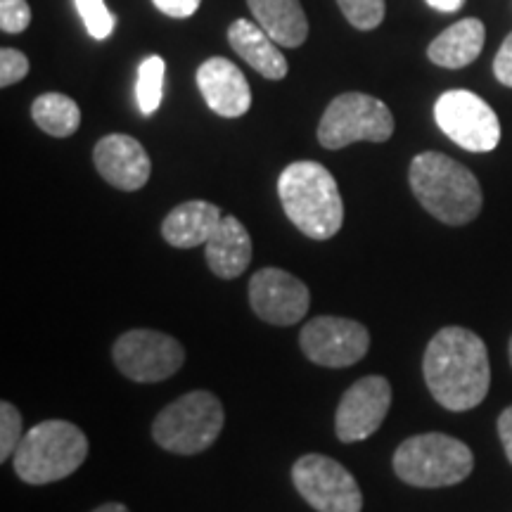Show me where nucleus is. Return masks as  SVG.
Returning <instances> with one entry per match:
<instances>
[{
    "label": "nucleus",
    "instance_id": "1",
    "mask_svg": "<svg viewBox=\"0 0 512 512\" xmlns=\"http://www.w3.org/2000/svg\"><path fill=\"white\" fill-rule=\"evenodd\" d=\"M427 389L446 411L463 413L486 399L491 384L489 351L477 332L448 325L430 339L422 358Z\"/></svg>",
    "mask_w": 512,
    "mask_h": 512
},
{
    "label": "nucleus",
    "instance_id": "2",
    "mask_svg": "<svg viewBox=\"0 0 512 512\" xmlns=\"http://www.w3.org/2000/svg\"><path fill=\"white\" fill-rule=\"evenodd\" d=\"M408 181L422 209L446 226H465L482 211L484 197L475 174L441 152H420Z\"/></svg>",
    "mask_w": 512,
    "mask_h": 512
},
{
    "label": "nucleus",
    "instance_id": "3",
    "mask_svg": "<svg viewBox=\"0 0 512 512\" xmlns=\"http://www.w3.org/2000/svg\"><path fill=\"white\" fill-rule=\"evenodd\" d=\"M278 195L294 226L311 240H330L342 230L344 202L335 176L318 162H294L278 178Z\"/></svg>",
    "mask_w": 512,
    "mask_h": 512
},
{
    "label": "nucleus",
    "instance_id": "4",
    "mask_svg": "<svg viewBox=\"0 0 512 512\" xmlns=\"http://www.w3.org/2000/svg\"><path fill=\"white\" fill-rule=\"evenodd\" d=\"M88 456V439L74 422H38L19 441L12 465L17 477L31 486L67 479Z\"/></svg>",
    "mask_w": 512,
    "mask_h": 512
},
{
    "label": "nucleus",
    "instance_id": "5",
    "mask_svg": "<svg viewBox=\"0 0 512 512\" xmlns=\"http://www.w3.org/2000/svg\"><path fill=\"white\" fill-rule=\"evenodd\" d=\"M475 456L470 446L441 432L415 434L394 453V472L401 482L418 489H441L470 477Z\"/></svg>",
    "mask_w": 512,
    "mask_h": 512
},
{
    "label": "nucleus",
    "instance_id": "6",
    "mask_svg": "<svg viewBox=\"0 0 512 512\" xmlns=\"http://www.w3.org/2000/svg\"><path fill=\"white\" fill-rule=\"evenodd\" d=\"M223 422L221 401L211 392L195 389L159 411L152 422V437L164 451L195 456L219 439Z\"/></svg>",
    "mask_w": 512,
    "mask_h": 512
},
{
    "label": "nucleus",
    "instance_id": "7",
    "mask_svg": "<svg viewBox=\"0 0 512 512\" xmlns=\"http://www.w3.org/2000/svg\"><path fill=\"white\" fill-rule=\"evenodd\" d=\"M394 133V117L382 100L366 93H342L330 102L318 124V143L342 150L358 140L384 143Z\"/></svg>",
    "mask_w": 512,
    "mask_h": 512
},
{
    "label": "nucleus",
    "instance_id": "8",
    "mask_svg": "<svg viewBox=\"0 0 512 512\" xmlns=\"http://www.w3.org/2000/svg\"><path fill=\"white\" fill-rule=\"evenodd\" d=\"M114 366L119 373L138 384L169 380L185 363V349L176 337L157 330H128L112 347Z\"/></svg>",
    "mask_w": 512,
    "mask_h": 512
},
{
    "label": "nucleus",
    "instance_id": "9",
    "mask_svg": "<svg viewBox=\"0 0 512 512\" xmlns=\"http://www.w3.org/2000/svg\"><path fill=\"white\" fill-rule=\"evenodd\" d=\"M292 482L299 496L318 512H361L363 494L354 475L337 460L306 453L292 465Z\"/></svg>",
    "mask_w": 512,
    "mask_h": 512
},
{
    "label": "nucleus",
    "instance_id": "10",
    "mask_svg": "<svg viewBox=\"0 0 512 512\" xmlns=\"http://www.w3.org/2000/svg\"><path fill=\"white\" fill-rule=\"evenodd\" d=\"M437 126L467 152H491L501 140V124L491 105L472 91H446L434 105Z\"/></svg>",
    "mask_w": 512,
    "mask_h": 512
},
{
    "label": "nucleus",
    "instance_id": "11",
    "mask_svg": "<svg viewBox=\"0 0 512 512\" xmlns=\"http://www.w3.org/2000/svg\"><path fill=\"white\" fill-rule=\"evenodd\" d=\"M299 347L316 366L347 368L368 354L370 332L358 320L318 316L302 328Z\"/></svg>",
    "mask_w": 512,
    "mask_h": 512
},
{
    "label": "nucleus",
    "instance_id": "12",
    "mask_svg": "<svg viewBox=\"0 0 512 512\" xmlns=\"http://www.w3.org/2000/svg\"><path fill=\"white\" fill-rule=\"evenodd\" d=\"M249 306L268 325L299 323L311 306V292L304 280L283 268H261L249 280Z\"/></svg>",
    "mask_w": 512,
    "mask_h": 512
},
{
    "label": "nucleus",
    "instance_id": "13",
    "mask_svg": "<svg viewBox=\"0 0 512 512\" xmlns=\"http://www.w3.org/2000/svg\"><path fill=\"white\" fill-rule=\"evenodd\" d=\"M392 406V384L382 375L356 380L344 392L335 413L337 439L344 444L363 441L380 430Z\"/></svg>",
    "mask_w": 512,
    "mask_h": 512
},
{
    "label": "nucleus",
    "instance_id": "14",
    "mask_svg": "<svg viewBox=\"0 0 512 512\" xmlns=\"http://www.w3.org/2000/svg\"><path fill=\"white\" fill-rule=\"evenodd\" d=\"M93 162L98 174L117 190L136 192L150 181L152 164L145 147L124 133L100 138L93 150Z\"/></svg>",
    "mask_w": 512,
    "mask_h": 512
},
{
    "label": "nucleus",
    "instance_id": "15",
    "mask_svg": "<svg viewBox=\"0 0 512 512\" xmlns=\"http://www.w3.org/2000/svg\"><path fill=\"white\" fill-rule=\"evenodd\" d=\"M197 86L211 112L219 117L238 119L252 107V88L238 64L226 57H209L197 69Z\"/></svg>",
    "mask_w": 512,
    "mask_h": 512
},
{
    "label": "nucleus",
    "instance_id": "16",
    "mask_svg": "<svg viewBox=\"0 0 512 512\" xmlns=\"http://www.w3.org/2000/svg\"><path fill=\"white\" fill-rule=\"evenodd\" d=\"M209 271L221 280L240 278L252 261V238H249L245 223L235 216H223L219 228L211 233L204 245Z\"/></svg>",
    "mask_w": 512,
    "mask_h": 512
},
{
    "label": "nucleus",
    "instance_id": "17",
    "mask_svg": "<svg viewBox=\"0 0 512 512\" xmlns=\"http://www.w3.org/2000/svg\"><path fill=\"white\" fill-rule=\"evenodd\" d=\"M223 221V211L216 204L204 200H190L178 204L166 214L162 223V238L176 249H192L207 245L219 223Z\"/></svg>",
    "mask_w": 512,
    "mask_h": 512
},
{
    "label": "nucleus",
    "instance_id": "18",
    "mask_svg": "<svg viewBox=\"0 0 512 512\" xmlns=\"http://www.w3.org/2000/svg\"><path fill=\"white\" fill-rule=\"evenodd\" d=\"M228 41L230 48H233L249 67L264 76V79L280 81L287 76L285 55L280 53L278 43H275L256 22L235 19L228 29Z\"/></svg>",
    "mask_w": 512,
    "mask_h": 512
},
{
    "label": "nucleus",
    "instance_id": "19",
    "mask_svg": "<svg viewBox=\"0 0 512 512\" xmlns=\"http://www.w3.org/2000/svg\"><path fill=\"white\" fill-rule=\"evenodd\" d=\"M261 29L283 48H299L309 36L304 8L299 0H247Z\"/></svg>",
    "mask_w": 512,
    "mask_h": 512
},
{
    "label": "nucleus",
    "instance_id": "20",
    "mask_svg": "<svg viewBox=\"0 0 512 512\" xmlns=\"http://www.w3.org/2000/svg\"><path fill=\"white\" fill-rule=\"evenodd\" d=\"M484 41L486 29L482 19L467 17L434 38L430 48H427V57L439 67L463 69L477 60L484 48Z\"/></svg>",
    "mask_w": 512,
    "mask_h": 512
},
{
    "label": "nucleus",
    "instance_id": "21",
    "mask_svg": "<svg viewBox=\"0 0 512 512\" xmlns=\"http://www.w3.org/2000/svg\"><path fill=\"white\" fill-rule=\"evenodd\" d=\"M31 117L43 133L53 138H69L79 131L81 110L79 105L62 93H43L31 105Z\"/></svg>",
    "mask_w": 512,
    "mask_h": 512
},
{
    "label": "nucleus",
    "instance_id": "22",
    "mask_svg": "<svg viewBox=\"0 0 512 512\" xmlns=\"http://www.w3.org/2000/svg\"><path fill=\"white\" fill-rule=\"evenodd\" d=\"M164 74L166 62L159 55H150L140 62L138 67V83H136V100L140 112L145 117H152L159 110L164 98Z\"/></svg>",
    "mask_w": 512,
    "mask_h": 512
},
{
    "label": "nucleus",
    "instance_id": "23",
    "mask_svg": "<svg viewBox=\"0 0 512 512\" xmlns=\"http://www.w3.org/2000/svg\"><path fill=\"white\" fill-rule=\"evenodd\" d=\"M76 10L86 24L88 34H91L95 41H105V38L112 36L114 27H117V19L110 10H107L105 0H74Z\"/></svg>",
    "mask_w": 512,
    "mask_h": 512
},
{
    "label": "nucleus",
    "instance_id": "24",
    "mask_svg": "<svg viewBox=\"0 0 512 512\" xmlns=\"http://www.w3.org/2000/svg\"><path fill=\"white\" fill-rule=\"evenodd\" d=\"M337 5L351 27L361 31L377 29L384 19V0H337Z\"/></svg>",
    "mask_w": 512,
    "mask_h": 512
},
{
    "label": "nucleus",
    "instance_id": "25",
    "mask_svg": "<svg viewBox=\"0 0 512 512\" xmlns=\"http://www.w3.org/2000/svg\"><path fill=\"white\" fill-rule=\"evenodd\" d=\"M22 413L17 411L15 403H0V463L15 456L19 441H22Z\"/></svg>",
    "mask_w": 512,
    "mask_h": 512
},
{
    "label": "nucleus",
    "instance_id": "26",
    "mask_svg": "<svg viewBox=\"0 0 512 512\" xmlns=\"http://www.w3.org/2000/svg\"><path fill=\"white\" fill-rule=\"evenodd\" d=\"M31 24L27 0H0V29L5 34H22Z\"/></svg>",
    "mask_w": 512,
    "mask_h": 512
},
{
    "label": "nucleus",
    "instance_id": "27",
    "mask_svg": "<svg viewBox=\"0 0 512 512\" xmlns=\"http://www.w3.org/2000/svg\"><path fill=\"white\" fill-rule=\"evenodd\" d=\"M29 74V60L27 55L19 53L15 48L0 50V86L10 88L15 86Z\"/></svg>",
    "mask_w": 512,
    "mask_h": 512
},
{
    "label": "nucleus",
    "instance_id": "28",
    "mask_svg": "<svg viewBox=\"0 0 512 512\" xmlns=\"http://www.w3.org/2000/svg\"><path fill=\"white\" fill-rule=\"evenodd\" d=\"M494 74L496 79L503 83V86L512 88V34L505 38L501 50H498L494 60Z\"/></svg>",
    "mask_w": 512,
    "mask_h": 512
},
{
    "label": "nucleus",
    "instance_id": "29",
    "mask_svg": "<svg viewBox=\"0 0 512 512\" xmlns=\"http://www.w3.org/2000/svg\"><path fill=\"white\" fill-rule=\"evenodd\" d=\"M155 8L164 15L174 17V19H185L190 15H195L197 8H200L202 0H152Z\"/></svg>",
    "mask_w": 512,
    "mask_h": 512
},
{
    "label": "nucleus",
    "instance_id": "30",
    "mask_svg": "<svg viewBox=\"0 0 512 512\" xmlns=\"http://www.w3.org/2000/svg\"><path fill=\"white\" fill-rule=\"evenodd\" d=\"M498 437L503 441L505 456H508V460L512 463V406L505 408L501 418H498Z\"/></svg>",
    "mask_w": 512,
    "mask_h": 512
},
{
    "label": "nucleus",
    "instance_id": "31",
    "mask_svg": "<svg viewBox=\"0 0 512 512\" xmlns=\"http://www.w3.org/2000/svg\"><path fill=\"white\" fill-rule=\"evenodd\" d=\"M427 5L437 12H458L465 5V0H427Z\"/></svg>",
    "mask_w": 512,
    "mask_h": 512
},
{
    "label": "nucleus",
    "instance_id": "32",
    "mask_svg": "<svg viewBox=\"0 0 512 512\" xmlns=\"http://www.w3.org/2000/svg\"><path fill=\"white\" fill-rule=\"evenodd\" d=\"M93 512H128V508L124 503H105L100 508H95Z\"/></svg>",
    "mask_w": 512,
    "mask_h": 512
},
{
    "label": "nucleus",
    "instance_id": "33",
    "mask_svg": "<svg viewBox=\"0 0 512 512\" xmlns=\"http://www.w3.org/2000/svg\"><path fill=\"white\" fill-rule=\"evenodd\" d=\"M508 354H510V363H512V337H510V347H508Z\"/></svg>",
    "mask_w": 512,
    "mask_h": 512
}]
</instances>
